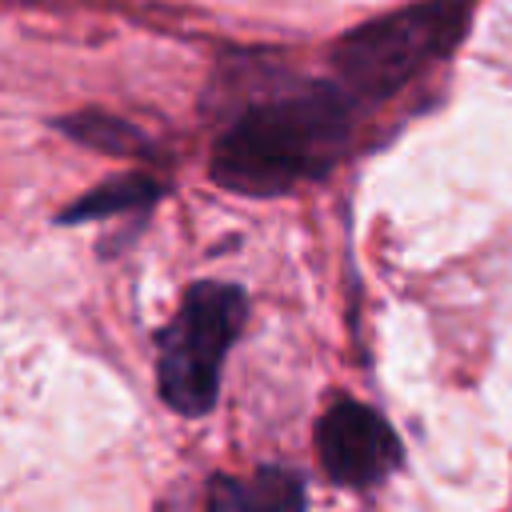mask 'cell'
<instances>
[{
    "label": "cell",
    "instance_id": "obj_7",
    "mask_svg": "<svg viewBox=\"0 0 512 512\" xmlns=\"http://www.w3.org/2000/svg\"><path fill=\"white\" fill-rule=\"evenodd\" d=\"M60 128L72 140H80V144H88L96 152H112V156H136V152L148 148V140L132 124H124V120H116L108 112H76V116L60 120Z\"/></svg>",
    "mask_w": 512,
    "mask_h": 512
},
{
    "label": "cell",
    "instance_id": "obj_4",
    "mask_svg": "<svg viewBox=\"0 0 512 512\" xmlns=\"http://www.w3.org/2000/svg\"><path fill=\"white\" fill-rule=\"evenodd\" d=\"M324 472L348 488H372L400 464V440L384 416L356 400H336L316 424Z\"/></svg>",
    "mask_w": 512,
    "mask_h": 512
},
{
    "label": "cell",
    "instance_id": "obj_3",
    "mask_svg": "<svg viewBox=\"0 0 512 512\" xmlns=\"http://www.w3.org/2000/svg\"><path fill=\"white\" fill-rule=\"evenodd\" d=\"M464 28L460 0H424L392 16L368 20L336 40L332 68L348 92L388 96L432 64Z\"/></svg>",
    "mask_w": 512,
    "mask_h": 512
},
{
    "label": "cell",
    "instance_id": "obj_2",
    "mask_svg": "<svg viewBox=\"0 0 512 512\" xmlns=\"http://www.w3.org/2000/svg\"><path fill=\"white\" fill-rule=\"evenodd\" d=\"M244 292L232 284H192L180 312L160 332L156 384L168 408L180 416H200L220 392V364L244 324Z\"/></svg>",
    "mask_w": 512,
    "mask_h": 512
},
{
    "label": "cell",
    "instance_id": "obj_6",
    "mask_svg": "<svg viewBox=\"0 0 512 512\" xmlns=\"http://www.w3.org/2000/svg\"><path fill=\"white\" fill-rule=\"evenodd\" d=\"M160 196V184L144 172H124V176H112L104 184H96L92 192H84L72 208H64L60 220H96V216H116V212H132V208H144Z\"/></svg>",
    "mask_w": 512,
    "mask_h": 512
},
{
    "label": "cell",
    "instance_id": "obj_5",
    "mask_svg": "<svg viewBox=\"0 0 512 512\" xmlns=\"http://www.w3.org/2000/svg\"><path fill=\"white\" fill-rule=\"evenodd\" d=\"M208 512H304V484L288 468L216 476L208 488Z\"/></svg>",
    "mask_w": 512,
    "mask_h": 512
},
{
    "label": "cell",
    "instance_id": "obj_1",
    "mask_svg": "<svg viewBox=\"0 0 512 512\" xmlns=\"http://www.w3.org/2000/svg\"><path fill=\"white\" fill-rule=\"evenodd\" d=\"M348 100L336 88L304 84L248 104L212 148L216 184L244 196H276L316 180L348 144Z\"/></svg>",
    "mask_w": 512,
    "mask_h": 512
}]
</instances>
